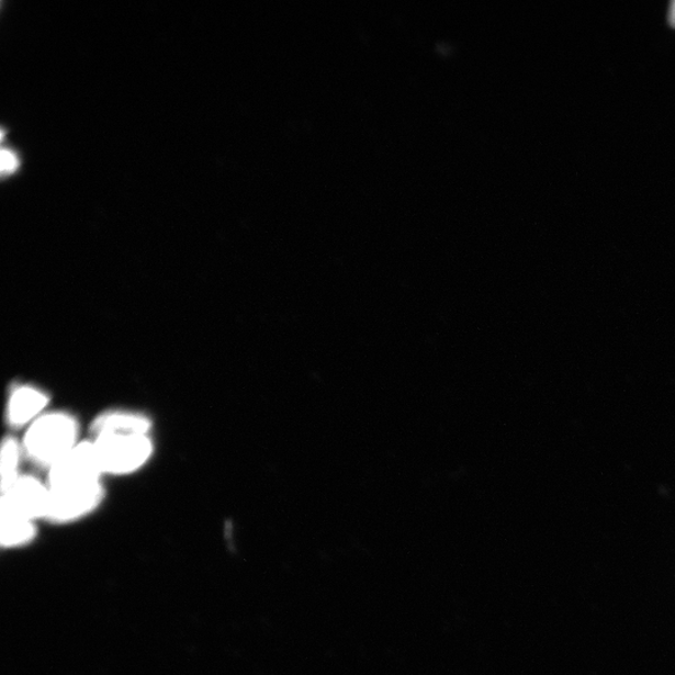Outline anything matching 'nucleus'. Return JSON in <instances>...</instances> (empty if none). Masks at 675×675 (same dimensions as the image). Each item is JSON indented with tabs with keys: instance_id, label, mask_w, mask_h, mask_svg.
<instances>
[{
	"instance_id": "obj_1",
	"label": "nucleus",
	"mask_w": 675,
	"mask_h": 675,
	"mask_svg": "<svg viewBox=\"0 0 675 675\" xmlns=\"http://www.w3.org/2000/svg\"><path fill=\"white\" fill-rule=\"evenodd\" d=\"M78 425L66 413H45L32 423L23 440V450L34 463L49 468L78 445Z\"/></svg>"
},
{
	"instance_id": "obj_2",
	"label": "nucleus",
	"mask_w": 675,
	"mask_h": 675,
	"mask_svg": "<svg viewBox=\"0 0 675 675\" xmlns=\"http://www.w3.org/2000/svg\"><path fill=\"white\" fill-rule=\"evenodd\" d=\"M104 474L128 475L142 470L155 452L147 435H102L92 440Z\"/></svg>"
},
{
	"instance_id": "obj_3",
	"label": "nucleus",
	"mask_w": 675,
	"mask_h": 675,
	"mask_svg": "<svg viewBox=\"0 0 675 675\" xmlns=\"http://www.w3.org/2000/svg\"><path fill=\"white\" fill-rule=\"evenodd\" d=\"M50 492L47 483L32 475H21L2 495V516L34 521L47 518Z\"/></svg>"
},
{
	"instance_id": "obj_4",
	"label": "nucleus",
	"mask_w": 675,
	"mask_h": 675,
	"mask_svg": "<svg viewBox=\"0 0 675 675\" xmlns=\"http://www.w3.org/2000/svg\"><path fill=\"white\" fill-rule=\"evenodd\" d=\"M49 487V485H48ZM49 509L47 518L57 521H71L83 518L94 510L103 499L101 482L65 485L50 488Z\"/></svg>"
},
{
	"instance_id": "obj_5",
	"label": "nucleus",
	"mask_w": 675,
	"mask_h": 675,
	"mask_svg": "<svg viewBox=\"0 0 675 675\" xmlns=\"http://www.w3.org/2000/svg\"><path fill=\"white\" fill-rule=\"evenodd\" d=\"M48 471L50 488L101 482L103 476L93 442H79Z\"/></svg>"
},
{
	"instance_id": "obj_6",
	"label": "nucleus",
	"mask_w": 675,
	"mask_h": 675,
	"mask_svg": "<svg viewBox=\"0 0 675 675\" xmlns=\"http://www.w3.org/2000/svg\"><path fill=\"white\" fill-rule=\"evenodd\" d=\"M48 395L31 385L20 386L8 401L7 419L14 427L31 426L47 408Z\"/></svg>"
},
{
	"instance_id": "obj_7",
	"label": "nucleus",
	"mask_w": 675,
	"mask_h": 675,
	"mask_svg": "<svg viewBox=\"0 0 675 675\" xmlns=\"http://www.w3.org/2000/svg\"><path fill=\"white\" fill-rule=\"evenodd\" d=\"M151 420L140 413L113 410L101 414L92 426L94 437L102 435H147Z\"/></svg>"
},
{
	"instance_id": "obj_8",
	"label": "nucleus",
	"mask_w": 675,
	"mask_h": 675,
	"mask_svg": "<svg viewBox=\"0 0 675 675\" xmlns=\"http://www.w3.org/2000/svg\"><path fill=\"white\" fill-rule=\"evenodd\" d=\"M23 446L13 438L4 439L0 450V479H2V493L11 488L20 479L21 458Z\"/></svg>"
},
{
	"instance_id": "obj_9",
	"label": "nucleus",
	"mask_w": 675,
	"mask_h": 675,
	"mask_svg": "<svg viewBox=\"0 0 675 675\" xmlns=\"http://www.w3.org/2000/svg\"><path fill=\"white\" fill-rule=\"evenodd\" d=\"M2 520V543L7 547L22 545L34 537L35 528L32 520L23 518L0 516Z\"/></svg>"
},
{
	"instance_id": "obj_10",
	"label": "nucleus",
	"mask_w": 675,
	"mask_h": 675,
	"mask_svg": "<svg viewBox=\"0 0 675 675\" xmlns=\"http://www.w3.org/2000/svg\"><path fill=\"white\" fill-rule=\"evenodd\" d=\"M0 160H2V173L9 175L12 173L13 170L18 167V157L15 153L9 150L7 148L2 149V155H0Z\"/></svg>"
},
{
	"instance_id": "obj_11",
	"label": "nucleus",
	"mask_w": 675,
	"mask_h": 675,
	"mask_svg": "<svg viewBox=\"0 0 675 675\" xmlns=\"http://www.w3.org/2000/svg\"><path fill=\"white\" fill-rule=\"evenodd\" d=\"M670 23L675 26V2L671 4L670 9Z\"/></svg>"
}]
</instances>
